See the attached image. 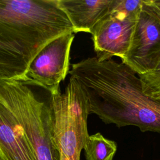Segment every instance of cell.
<instances>
[{"label":"cell","instance_id":"obj_1","mask_svg":"<svg viewBox=\"0 0 160 160\" xmlns=\"http://www.w3.org/2000/svg\"><path fill=\"white\" fill-rule=\"evenodd\" d=\"M69 74L84 91L89 114L106 124L160 133V100L143 92L140 79L124 64L88 58L71 64Z\"/></svg>","mask_w":160,"mask_h":160},{"label":"cell","instance_id":"obj_2","mask_svg":"<svg viewBox=\"0 0 160 160\" xmlns=\"http://www.w3.org/2000/svg\"><path fill=\"white\" fill-rule=\"evenodd\" d=\"M68 33L73 27L58 0H0V79L22 82L41 49Z\"/></svg>","mask_w":160,"mask_h":160},{"label":"cell","instance_id":"obj_3","mask_svg":"<svg viewBox=\"0 0 160 160\" xmlns=\"http://www.w3.org/2000/svg\"><path fill=\"white\" fill-rule=\"evenodd\" d=\"M51 131L59 160H80L89 136L88 98L80 84L70 76L64 92L49 99Z\"/></svg>","mask_w":160,"mask_h":160},{"label":"cell","instance_id":"obj_4","mask_svg":"<svg viewBox=\"0 0 160 160\" xmlns=\"http://www.w3.org/2000/svg\"><path fill=\"white\" fill-rule=\"evenodd\" d=\"M74 33L63 34L47 43L29 64L22 83L36 85L50 95L60 91L59 85L69 71V57Z\"/></svg>","mask_w":160,"mask_h":160},{"label":"cell","instance_id":"obj_5","mask_svg":"<svg viewBox=\"0 0 160 160\" xmlns=\"http://www.w3.org/2000/svg\"><path fill=\"white\" fill-rule=\"evenodd\" d=\"M121 59L138 75L160 64V19L149 0H143L129 48Z\"/></svg>","mask_w":160,"mask_h":160},{"label":"cell","instance_id":"obj_6","mask_svg":"<svg viewBox=\"0 0 160 160\" xmlns=\"http://www.w3.org/2000/svg\"><path fill=\"white\" fill-rule=\"evenodd\" d=\"M14 116L24 131L36 160H59L52 135L49 100L26 99L16 108Z\"/></svg>","mask_w":160,"mask_h":160},{"label":"cell","instance_id":"obj_7","mask_svg":"<svg viewBox=\"0 0 160 160\" xmlns=\"http://www.w3.org/2000/svg\"><path fill=\"white\" fill-rule=\"evenodd\" d=\"M138 16L111 8L110 12L95 26L91 35L98 61L111 59L114 56L122 59L126 54Z\"/></svg>","mask_w":160,"mask_h":160},{"label":"cell","instance_id":"obj_8","mask_svg":"<svg viewBox=\"0 0 160 160\" xmlns=\"http://www.w3.org/2000/svg\"><path fill=\"white\" fill-rule=\"evenodd\" d=\"M0 160H36L22 127L11 111L1 103Z\"/></svg>","mask_w":160,"mask_h":160},{"label":"cell","instance_id":"obj_9","mask_svg":"<svg viewBox=\"0 0 160 160\" xmlns=\"http://www.w3.org/2000/svg\"><path fill=\"white\" fill-rule=\"evenodd\" d=\"M114 0H58L74 29L92 33L95 26L111 11Z\"/></svg>","mask_w":160,"mask_h":160},{"label":"cell","instance_id":"obj_10","mask_svg":"<svg viewBox=\"0 0 160 160\" xmlns=\"http://www.w3.org/2000/svg\"><path fill=\"white\" fill-rule=\"evenodd\" d=\"M86 160H112L117 151L116 143L97 132L88 137L84 148Z\"/></svg>","mask_w":160,"mask_h":160},{"label":"cell","instance_id":"obj_11","mask_svg":"<svg viewBox=\"0 0 160 160\" xmlns=\"http://www.w3.org/2000/svg\"><path fill=\"white\" fill-rule=\"evenodd\" d=\"M143 92L147 96L160 100V64L153 70L138 75Z\"/></svg>","mask_w":160,"mask_h":160},{"label":"cell","instance_id":"obj_12","mask_svg":"<svg viewBox=\"0 0 160 160\" xmlns=\"http://www.w3.org/2000/svg\"><path fill=\"white\" fill-rule=\"evenodd\" d=\"M143 0H114L113 9L128 14H139Z\"/></svg>","mask_w":160,"mask_h":160},{"label":"cell","instance_id":"obj_13","mask_svg":"<svg viewBox=\"0 0 160 160\" xmlns=\"http://www.w3.org/2000/svg\"><path fill=\"white\" fill-rule=\"evenodd\" d=\"M149 2L154 12L160 19V0H149Z\"/></svg>","mask_w":160,"mask_h":160}]
</instances>
